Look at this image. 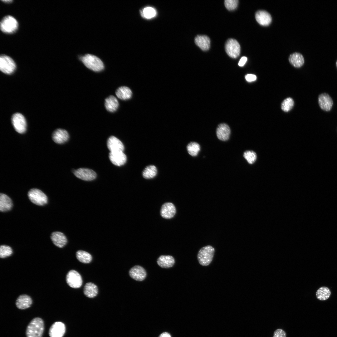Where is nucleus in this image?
I'll list each match as a JSON object with an SVG mask.
<instances>
[{
    "label": "nucleus",
    "mask_w": 337,
    "mask_h": 337,
    "mask_svg": "<svg viewBox=\"0 0 337 337\" xmlns=\"http://www.w3.org/2000/svg\"><path fill=\"white\" fill-rule=\"evenodd\" d=\"M44 329L43 320L39 317L32 319L28 324L26 330L27 337H42Z\"/></svg>",
    "instance_id": "nucleus-1"
},
{
    "label": "nucleus",
    "mask_w": 337,
    "mask_h": 337,
    "mask_svg": "<svg viewBox=\"0 0 337 337\" xmlns=\"http://www.w3.org/2000/svg\"><path fill=\"white\" fill-rule=\"evenodd\" d=\"M81 60L86 67L93 71H100L104 68L102 61L95 55L86 54L81 58Z\"/></svg>",
    "instance_id": "nucleus-2"
},
{
    "label": "nucleus",
    "mask_w": 337,
    "mask_h": 337,
    "mask_svg": "<svg viewBox=\"0 0 337 337\" xmlns=\"http://www.w3.org/2000/svg\"><path fill=\"white\" fill-rule=\"evenodd\" d=\"M215 250L212 246L208 245L202 247L197 254L199 263L202 266L209 265L212 261Z\"/></svg>",
    "instance_id": "nucleus-3"
},
{
    "label": "nucleus",
    "mask_w": 337,
    "mask_h": 337,
    "mask_svg": "<svg viewBox=\"0 0 337 337\" xmlns=\"http://www.w3.org/2000/svg\"><path fill=\"white\" fill-rule=\"evenodd\" d=\"M18 23L13 17L7 15L4 17L0 22V29L3 32L7 34L15 32L18 27Z\"/></svg>",
    "instance_id": "nucleus-4"
},
{
    "label": "nucleus",
    "mask_w": 337,
    "mask_h": 337,
    "mask_svg": "<svg viewBox=\"0 0 337 337\" xmlns=\"http://www.w3.org/2000/svg\"><path fill=\"white\" fill-rule=\"evenodd\" d=\"M28 196L31 202L36 205L43 206L47 203L46 195L40 190L32 188L28 192Z\"/></svg>",
    "instance_id": "nucleus-5"
},
{
    "label": "nucleus",
    "mask_w": 337,
    "mask_h": 337,
    "mask_svg": "<svg viewBox=\"0 0 337 337\" xmlns=\"http://www.w3.org/2000/svg\"><path fill=\"white\" fill-rule=\"evenodd\" d=\"M16 64L13 60L9 56L2 55L0 56V69L3 73L11 74L15 71Z\"/></svg>",
    "instance_id": "nucleus-6"
},
{
    "label": "nucleus",
    "mask_w": 337,
    "mask_h": 337,
    "mask_svg": "<svg viewBox=\"0 0 337 337\" xmlns=\"http://www.w3.org/2000/svg\"><path fill=\"white\" fill-rule=\"evenodd\" d=\"M11 120L13 126L17 132L22 134L26 131L27 123L22 115L19 113L14 114L12 117Z\"/></svg>",
    "instance_id": "nucleus-7"
},
{
    "label": "nucleus",
    "mask_w": 337,
    "mask_h": 337,
    "mask_svg": "<svg viewBox=\"0 0 337 337\" xmlns=\"http://www.w3.org/2000/svg\"><path fill=\"white\" fill-rule=\"evenodd\" d=\"M225 49L227 54L231 58H236L240 54V45L235 39L230 38L227 41L225 45Z\"/></svg>",
    "instance_id": "nucleus-8"
},
{
    "label": "nucleus",
    "mask_w": 337,
    "mask_h": 337,
    "mask_svg": "<svg viewBox=\"0 0 337 337\" xmlns=\"http://www.w3.org/2000/svg\"><path fill=\"white\" fill-rule=\"evenodd\" d=\"M66 280L68 285L74 288H80L82 283L81 276L78 272L74 270H70L68 272L66 276Z\"/></svg>",
    "instance_id": "nucleus-9"
},
{
    "label": "nucleus",
    "mask_w": 337,
    "mask_h": 337,
    "mask_svg": "<svg viewBox=\"0 0 337 337\" xmlns=\"http://www.w3.org/2000/svg\"><path fill=\"white\" fill-rule=\"evenodd\" d=\"M318 101L319 106L322 110L328 112L331 110L333 101L328 94L323 93L320 94L318 96Z\"/></svg>",
    "instance_id": "nucleus-10"
},
{
    "label": "nucleus",
    "mask_w": 337,
    "mask_h": 337,
    "mask_svg": "<svg viewBox=\"0 0 337 337\" xmlns=\"http://www.w3.org/2000/svg\"><path fill=\"white\" fill-rule=\"evenodd\" d=\"M73 173L77 178L85 181L93 180L96 177V173L95 171L87 168H80L74 171Z\"/></svg>",
    "instance_id": "nucleus-11"
},
{
    "label": "nucleus",
    "mask_w": 337,
    "mask_h": 337,
    "mask_svg": "<svg viewBox=\"0 0 337 337\" xmlns=\"http://www.w3.org/2000/svg\"><path fill=\"white\" fill-rule=\"evenodd\" d=\"M66 331V327L62 322L59 321L54 323L51 326L49 331L50 337H62Z\"/></svg>",
    "instance_id": "nucleus-12"
},
{
    "label": "nucleus",
    "mask_w": 337,
    "mask_h": 337,
    "mask_svg": "<svg viewBox=\"0 0 337 337\" xmlns=\"http://www.w3.org/2000/svg\"><path fill=\"white\" fill-rule=\"evenodd\" d=\"M107 146L110 152H123L124 149L122 142L116 137L113 136L108 139Z\"/></svg>",
    "instance_id": "nucleus-13"
},
{
    "label": "nucleus",
    "mask_w": 337,
    "mask_h": 337,
    "mask_svg": "<svg viewBox=\"0 0 337 337\" xmlns=\"http://www.w3.org/2000/svg\"><path fill=\"white\" fill-rule=\"evenodd\" d=\"M129 274L132 278L138 281L144 280L147 275L145 270L142 266L138 265L132 267L130 270Z\"/></svg>",
    "instance_id": "nucleus-14"
},
{
    "label": "nucleus",
    "mask_w": 337,
    "mask_h": 337,
    "mask_svg": "<svg viewBox=\"0 0 337 337\" xmlns=\"http://www.w3.org/2000/svg\"><path fill=\"white\" fill-rule=\"evenodd\" d=\"M216 134L220 140L225 141L229 138L231 131L229 126L225 123L220 124L216 129Z\"/></svg>",
    "instance_id": "nucleus-15"
},
{
    "label": "nucleus",
    "mask_w": 337,
    "mask_h": 337,
    "mask_svg": "<svg viewBox=\"0 0 337 337\" xmlns=\"http://www.w3.org/2000/svg\"><path fill=\"white\" fill-rule=\"evenodd\" d=\"M176 212L175 206L171 203H166L163 204L160 210L161 216L165 219L172 218L174 216Z\"/></svg>",
    "instance_id": "nucleus-16"
},
{
    "label": "nucleus",
    "mask_w": 337,
    "mask_h": 337,
    "mask_svg": "<svg viewBox=\"0 0 337 337\" xmlns=\"http://www.w3.org/2000/svg\"><path fill=\"white\" fill-rule=\"evenodd\" d=\"M109 158L113 164L119 166L124 164L127 160L126 156L123 152H110Z\"/></svg>",
    "instance_id": "nucleus-17"
},
{
    "label": "nucleus",
    "mask_w": 337,
    "mask_h": 337,
    "mask_svg": "<svg viewBox=\"0 0 337 337\" xmlns=\"http://www.w3.org/2000/svg\"><path fill=\"white\" fill-rule=\"evenodd\" d=\"M255 16L257 22L262 26H268L271 22V15L265 11H258L256 13Z\"/></svg>",
    "instance_id": "nucleus-18"
},
{
    "label": "nucleus",
    "mask_w": 337,
    "mask_h": 337,
    "mask_svg": "<svg viewBox=\"0 0 337 337\" xmlns=\"http://www.w3.org/2000/svg\"><path fill=\"white\" fill-rule=\"evenodd\" d=\"M69 135L68 132L64 129H58L53 133L52 138L53 140L58 144H62L66 142L68 139Z\"/></svg>",
    "instance_id": "nucleus-19"
},
{
    "label": "nucleus",
    "mask_w": 337,
    "mask_h": 337,
    "mask_svg": "<svg viewBox=\"0 0 337 337\" xmlns=\"http://www.w3.org/2000/svg\"><path fill=\"white\" fill-rule=\"evenodd\" d=\"M51 238L53 243L57 247L62 248L67 242V239L63 233L59 232H54L51 234Z\"/></svg>",
    "instance_id": "nucleus-20"
},
{
    "label": "nucleus",
    "mask_w": 337,
    "mask_h": 337,
    "mask_svg": "<svg viewBox=\"0 0 337 337\" xmlns=\"http://www.w3.org/2000/svg\"><path fill=\"white\" fill-rule=\"evenodd\" d=\"M32 304L31 297L27 295H22L17 298L16 302L17 307L19 309L24 310L30 307Z\"/></svg>",
    "instance_id": "nucleus-21"
},
{
    "label": "nucleus",
    "mask_w": 337,
    "mask_h": 337,
    "mask_svg": "<svg viewBox=\"0 0 337 337\" xmlns=\"http://www.w3.org/2000/svg\"><path fill=\"white\" fill-rule=\"evenodd\" d=\"M194 42L195 44L202 50H208L210 47V39L207 36L198 35L195 37Z\"/></svg>",
    "instance_id": "nucleus-22"
},
{
    "label": "nucleus",
    "mask_w": 337,
    "mask_h": 337,
    "mask_svg": "<svg viewBox=\"0 0 337 337\" xmlns=\"http://www.w3.org/2000/svg\"><path fill=\"white\" fill-rule=\"evenodd\" d=\"M105 106L107 111L110 112H114L118 108L119 103L116 98L111 95L105 99Z\"/></svg>",
    "instance_id": "nucleus-23"
},
{
    "label": "nucleus",
    "mask_w": 337,
    "mask_h": 337,
    "mask_svg": "<svg viewBox=\"0 0 337 337\" xmlns=\"http://www.w3.org/2000/svg\"><path fill=\"white\" fill-rule=\"evenodd\" d=\"M157 263L160 267L168 268L173 266L175 263V260L172 256L162 255L158 259Z\"/></svg>",
    "instance_id": "nucleus-24"
},
{
    "label": "nucleus",
    "mask_w": 337,
    "mask_h": 337,
    "mask_svg": "<svg viewBox=\"0 0 337 337\" xmlns=\"http://www.w3.org/2000/svg\"><path fill=\"white\" fill-rule=\"evenodd\" d=\"M12 203L11 199L5 194H0V210L5 212L10 210L12 208Z\"/></svg>",
    "instance_id": "nucleus-25"
},
{
    "label": "nucleus",
    "mask_w": 337,
    "mask_h": 337,
    "mask_svg": "<svg viewBox=\"0 0 337 337\" xmlns=\"http://www.w3.org/2000/svg\"><path fill=\"white\" fill-rule=\"evenodd\" d=\"M115 94L119 99L123 100H126L131 97L132 92L128 87L122 86L116 90Z\"/></svg>",
    "instance_id": "nucleus-26"
},
{
    "label": "nucleus",
    "mask_w": 337,
    "mask_h": 337,
    "mask_svg": "<svg viewBox=\"0 0 337 337\" xmlns=\"http://www.w3.org/2000/svg\"><path fill=\"white\" fill-rule=\"evenodd\" d=\"M290 63L295 67H300L303 65L304 59L301 54L295 52L290 55L289 57Z\"/></svg>",
    "instance_id": "nucleus-27"
},
{
    "label": "nucleus",
    "mask_w": 337,
    "mask_h": 337,
    "mask_svg": "<svg viewBox=\"0 0 337 337\" xmlns=\"http://www.w3.org/2000/svg\"><path fill=\"white\" fill-rule=\"evenodd\" d=\"M98 292L97 286L91 282L86 284L84 287V293L87 297L92 298L96 296Z\"/></svg>",
    "instance_id": "nucleus-28"
},
{
    "label": "nucleus",
    "mask_w": 337,
    "mask_h": 337,
    "mask_svg": "<svg viewBox=\"0 0 337 337\" xmlns=\"http://www.w3.org/2000/svg\"><path fill=\"white\" fill-rule=\"evenodd\" d=\"M330 295V290L326 286L320 287L317 290L316 293L317 299L320 300H325L328 299Z\"/></svg>",
    "instance_id": "nucleus-29"
},
{
    "label": "nucleus",
    "mask_w": 337,
    "mask_h": 337,
    "mask_svg": "<svg viewBox=\"0 0 337 337\" xmlns=\"http://www.w3.org/2000/svg\"><path fill=\"white\" fill-rule=\"evenodd\" d=\"M76 255L77 259L82 263H89L92 260L91 255L89 253L85 251H78L76 252Z\"/></svg>",
    "instance_id": "nucleus-30"
},
{
    "label": "nucleus",
    "mask_w": 337,
    "mask_h": 337,
    "mask_svg": "<svg viewBox=\"0 0 337 337\" xmlns=\"http://www.w3.org/2000/svg\"><path fill=\"white\" fill-rule=\"evenodd\" d=\"M157 173V170L155 166L151 165L145 168L143 172V176L145 178L149 179L155 177Z\"/></svg>",
    "instance_id": "nucleus-31"
},
{
    "label": "nucleus",
    "mask_w": 337,
    "mask_h": 337,
    "mask_svg": "<svg viewBox=\"0 0 337 337\" xmlns=\"http://www.w3.org/2000/svg\"><path fill=\"white\" fill-rule=\"evenodd\" d=\"M200 147L196 142H191L187 145V149L189 154L193 156H196L200 150Z\"/></svg>",
    "instance_id": "nucleus-32"
},
{
    "label": "nucleus",
    "mask_w": 337,
    "mask_h": 337,
    "mask_svg": "<svg viewBox=\"0 0 337 337\" xmlns=\"http://www.w3.org/2000/svg\"><path fill=\"white\" fill-rule=\"evenodd\" d=\"M141 14L142 17L147 19H150L154 17L156 15L155 9L150 7H147L143 9L141 12Z\"/></svg>",
    "instance_id": "nucleus-33"
},
{
    "label": "nucleus",
    "mask_w": 337,
    "mask_h": 337,
    "mask_svg": "<svg viewBox=\"0 0 337 337\" xmlns=\"http://www.w3.org/2000/svg\"><path fill=\"white\" fill-rule=\"evenodd\" d=\"M243 156L250 164H253L256 160L257 155L256 153L252 150H247L243 153Z\"/></svg>",
    "instance_id": "nucleus-34"
},
{
    "label": "nucleus",
    "mask_w": 337,
    "mask_h": 337,
    "mask_svg": "<svg viewBox=\"0 0 337 337\" xmlns=\"http://www.w3.org/2000/svg\"><path fill=\"white\" fill-rule=\"evenodd\" d=\"M294 105V101L292 98L288 97L285 99L282 103L281 109L285 112H288L291 110Z\"/></svg>",
    "instance_id": "nucleus-35"
},
{
    "label": "nucleus",
    "mask_w": 337,
    "mask_h": 337,
    "mask_svg": "<svg viewBox=\"0 0 337 337\" xmlns=\"http://www.w3.org/2000/svg\"><path fill=\"white\" fill-rule=\"evenodd\" d=\"M12 253L11 248L8 246L2 245L0 247V257L3 258L10 256Z\"/></svg>",
    "instance_id": "nucleus-36"
},
{
    "label": "nucleus",
    "mask_w": 337,
    "mask_h": 337,
    "mask_svg": "<svg viewBox=\"0 0 337 337\" xmlns=\"http://www.w3.org/2000/svg\"><path fill=\"white\" fill-rule=\"evenodd\" d=\"M238 3V0H225L224 1L226 7L229 11L235 9L237 7Z\"/></svg>",
    "instance_id": "nucleus-37"
},
{
    "label": "nucleus",
    "mask_w": 337,
    "mask_h": 337,
    "mask_svg": "<svg viewBox=\"0 0 337 337\" xmlns=\"http://www.w3.org/2000/svg\"><path fill=\"white\" fill-rule=\"evenodd\" d=\"M286 333L283 330L278 329L275 331L273 337H286Z\"/></svg>",
    "instance_id": "nucleus-38"
},
{
    "label": "nucleus",
    "mask_w": 337,
    "mask_h": 337,
    "mask_svg": "<svg viewBox=\"0 0 337 337\" xmlns=\"http://www.w3.org/2000/svg\"><path fill=\"white\" fill-rule=\"evenodd\" d=\"M245 78L247 81L251 82L255 81L256 79V76L254 74H248L245 76Z\"/></svg>",
    "instance_id": "nucleus-39"
},
{
    "label": "nucleus",
    "mask_w": 337,
    "mask_h": 337,
    "mask_svg": "<svg viewBox=\"0 0 337 337\" xmlns=\"http://www.w3.org/2000/svg\"><path fill=\"white\" fill-rule=\"evenodd\" d=\"M247 60V58L245 56H243L240 59L238 65L240 66H243L246 63Z\"/></svg>",
    "instance_id": "nucleus-40"
},
{
    "label": "nucleus",
    "mask_w": 337,
    "mask_h": 337,
    "mask_svg": "<svg viewBox=\"0 0 337 337\" xmlns=\"http://www.w3.org/2000/svg\"><path fill=\"white\" fill-rule=\"evenodd\" d=\"M159 337H171L170 334L167 332H164L161 334Z\"/></svg>",
    "instance_id": "nucleus-41"
},
{
    "label": "nucleus",
    "mask_w": 337,
    "mask_h": 337,
    "mask_svg": "<svg viewBox=\"0 0 337 337\" xmlns=\"http://www.w3.org/2000/svg\"><path fill=\"white\" fill-rule=\"evenodd\" d=\"M2 2H6V3H10V2H12L13 1L11 0H2Z\"/></svg>",
    "instance_id": "nucleus-42"
},
{
    "label": "nucleus",
    "mask_w": 337,
    "mask_h": 337,
    "mask_svg": "<svg viewBox=\"0 0 337 337\" xmlns=\"http://www.w3.org/2000/svg\"><path fill=\"white\" fill-rule=\"evenodd\" d=\"M336 67H337V61H336Z\"/></svg>",
    "instance_id": "nucleus-43"
}]
</instances>
